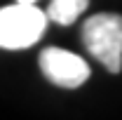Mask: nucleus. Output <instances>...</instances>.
Here are the masks:
<instances>
[{"mask_svg":"<svg viewBox=\"0 0 122 120\" xmlns=\"http://www.w3.org/2000/svg\"><path fill=\"white\" fill-rule=\"evenodd\" d=\"M82 45L108 73L122 71V14L89 16L82 24Z\"/></svg>","mask_w":122,"mask_h":120,"instance_id":"obj_1","label":"nucleus"},{"mask_svg":"<svg viewBox=\"0 0 122 120\" xmlns=\"http://www.w3.org/2000/svg\"><path fill=\"white\" fill-rule=\"evenodd\" d=\"M47 26V14L38 5L14 2L0 7V47L2 49H26L35 45Z\"/></svg>","mask_w":122,"mask_h":120,"instance_id":"obj_2","label":"nucleus"},{"mask_svg":"<svg viewBox=\"0 0 122 120\" xmlns=\"http://www.w3.org/2000/svg\"><path fill=\"white\" fill-rule=\"evenodd\" d=\"M40 71L47 80L63 90H75L89 78V66L82 57L59 47H47L40 52Z\"/></svg>","mask_w":122,"mask_h":120,"instance_id":"obj_3","label":"nucleus"},{"mask_svg":"<svg viewBox=\"0 0 122 120\" xmlns=\"http://www.w3.org/2000/svg\"><path fill=\"white\" fill-rule=\"evenodd\" d=\"M16 2H28V5H38V0H16Z\"/></svg>","mask_w":122,"mask_h":120,"instance_id":"obj_5","label":"nucleus"},{"mask_svg":"<svg viewBox=\"0 0 122 120\" xmlns=\"http://www.w3.org/2000/svg\"><path fill=\"white\" fill-rule=\"evenodd\" d=\"M89 0H49L45 14L47 19H52L54 24H61V26H71L77 16L87 10Z\"/></svg>","mask_w":122,"mask_h":120,"instance_id":"obj_4","label":"nucleus"}]
</instances>
